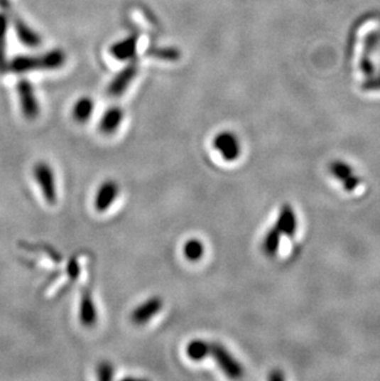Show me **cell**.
Wrapping results in <instances>:
<instances>
[{
    "label": "cell",
    "instance_id": "obj_13",
    "mask_svg": "<svg viewBox=\"0 0 380 381\" xmlns=\"http://www.w3.org/2000/svg\"><path fill=\"white\" fill-rule=\"evenodd\" d=\"M282 235L293 237L296 231V218L294 210L291 205H284L279 215H278L277 225H276Z\"/></svg>",
    "mask_w": 380,
    "mask_h": 381
},
{
    "label": "cell",
    "instance_id": "obj_20",
    "mask_svg": "<svg viewBox=\"0 0 380 381\" xmlns=\"http://www.w3.org/2000/svg\"><path fill=\"white\" fill-rule=\"evenodd\" d=\"M151 56L165 60H177L180 57L177 48L174 47H156L151 50Z\"/></svg>",
    "mask_w": 380,
    "mask_h": 381
},
{
    "label": "cell",
    "instance_id": "obj_23",
    "mask_svg": "<svg viewBox=\"0 0 380 381\" xmlns=\"http://www.w3.org/2000/svg\"><path fill=\"white\" fill-rule=\"evenodd\" d=\"M268 377H269V380L273 381L283 380V379H284L282 372H278V370H274V372H271Z\"/></svg>",
    "mask_w": 380,
    "mask_h": 381
},
{
    "label": "cell",
    "instance_id": "obj_3",
    "mask_svg": "<svg viewBox=\"0 0 380 381\" xmlns=\"http://www.w3.org/2000/svg\"><path fill=\"white\" fill-rule=\"evenodd\" d=\"M33 178L43 193L45 201L48 205L56 204L57 186L53 168L48 162H38L33 167Z\"/></svg>",
    "mask_w": 380,
    "mask_h": 381
},
{
    "label": "cell",
    "instance_id": "obj_2",
    "mask_svg": "<svg viewBox=\"0 0 380 381\" xmlns=\"http://www.w3.org/2000/svg\"><path fill=\"white\" fill-rule=\"evenodd\" d=\"M0 9L6 15L8 20L13 23L15 28V33L18 35L20 42H23L25 46L30 48H35L41 45V38L33 28H30L28 23H25L24 19L20 18V15L15 11L11 1L10 0H0Z\"/></svg>",
    "mask_w": 380,
    "mask_h": 381
},
{
    "label": "cell",
    "instance_id": "obj_5",
    "mask_svg": "<svg viewBox=\"0 0 380 381\" xmlns=\"http://www.w3.org/2000/svg\"><path fill=\"white\" fill-rule=\"evenodd\" d=\"M16 92L23 115L28 120H35L40 114V107L33 84L28 80H20L16 85Z\"/></svg>",
    "mask_w": 380,
    "mask_h": 381
},
{
    "label": "cell",
    "instance_id": "obj_10",
    "mask_svg": "<svg viewBox=\"0 0 380 381\" xmlns=\"http://www.w3.org/2000/svg\"><path fill=\"white\" fill-rule=\"evenodd\" d=\"M80 323L85 327H93L98 320L94 300L88 290H85L82 294V298H80Z\"/></svg>",
    "mask_w": 380,
    "mask_h": 381
},
{
    "label": "cell",
    "instance_id": "obj_18",
    "mask_svg": "<svg viewBox=\"0 0 380 381\" xmlns=\"http://www.w3.org/2000/svg\"><path fill=\"white\" fill-rule=\"evenodd\" d=\"M183 252L184 256L188 261L197 262L199 259H202V256H204L205 248H204V245H202V242L200 240L192 238V240H188V241L185 242Z\"/></svg>",
    "mask_w": 380,
    "mask_h": 381
},
{
    "label": "cell",
    "instance_id": "obj_17",
    "mask_svg": "<svg viewBox=\"0 0 380 381\" xmlns=\"http://www.w3.org/2000/svg\"><path fill=\"white\" fill-rule=\"evenodd\" d=\"M281 237H282V232L279 231L277 226H274L268 231L263 241V251L267 256L274 257L277 254L279 246H281Z\"/></svg>",
    "mask_w": 380,
    "mask_h": 381
},
{
    "label": "cell",
    "instance_id": "obj_21",
    "mask_svg": "<svg viewBox=\"0 0 380 381\" xmlns=\"http://www.w3.org/2000/svg\"><path fill=\"white\" fill-rule=\"evenodd\" d=\"M99 380L108 381L114 377V367L109 362H102L97 369Z\"/></svg>",
    "mask_w": 380,
    "mask_h": 381
},
{
    "label": "cell",
    "instance_id": "obj_9",
    "mask_svg": "<svg viewBox=\"0 0 380 381\" xmlns=\"http://www.w3.org/2000/svg\"><path fill=\"white\" fill-rule=\"evenodd\" d=\"M119 195V186L115 181H104L95 195L94 206L97 211L104 213L113 205Z\"/></svg>",
    "mask_w": 380,
    "mask_h": 381
},
{
    "label": "cell",
    "instance_id": "obj_7",
    "mask_svg": "<svg viewBox=\"0 0 380 381\" xmlns=\"http://www.w3.org/2000/svg\"><path fill=\"white\" fill-rule=\"evenodd\" d=\"M137 73H139V67L136 63H130L125 68H122L109 84V97H113V98L121 97L122 94L125 93L127 88L130 87V84L136 78Z\"/></svg>",
    "mask_w": 380,
    "mask_h": 381
},
{
    "label": "cell",
    "instance_id": "obj_19",
    "mask_svg": "<svg viewBox=\"0 0 380 381\" xmlns=\"http://www.w3.org/2000/svg\"><path fill=\"white\" fill-rule=\"evenodd\" d=\"M376 40H378V36L376 33L373 35H369L366 41V48H364V52H363V56H362L361 60V68L367 75H371L373 73V65H371V60H369V56H371V51L373 46L376 45Z\"/></svg>",
    "mask_w": 380,
    "mask_h": 381
},
{
    "label": "cell",
    "instance_id": "obj_14",
    "mask_svg": "<svg viewBox=\"0 0 380 381\" xmlns=\"http://www.w3.org/2000/svg\"><path fill=\"white\" fill-rule=\"evenodd\" d=\"M94 112V102L89 97H83L75 102L72 115L77 122H85L90 119Z\"/></svg>",
    "mask_w": 380,
    "mask_h": 381
},
{
    "label": "cell",
    "instance_id": "obj_12",
    "mask_svg": "<svg viewBox=\"0 0 380 381\" xmlns=\"http://www.w3.org/2000/svg\"><path fill=\"white\" fill-rule=\"evenodd\" d=\"M122 120H124V110L121 107H109L108 110L104 112L103 117L100 119L99 130L103 132L104 135H113L121 125Z\"/></svg>",
    "mask_w": 380,
    "mask_h": 381
},
{
    "label": "cell",
    "instance_id": "obj_16",
    "mask_svg": "<svg viewBox=\"0 0 380 381\" xmlns=\"http://www.w3.org/2000/svg\"><path fill=\"white\" fill-rule=\"evenodd\" d=\"M187 355L194 362H200L210 355V343L202 340H192L187 345Z\"/></svg>",
    "mask_w": 380,
    "mask_h": 381
},
{
    "label": "cell",
    "instance_id": "obj_15",
    "mask_svg": "<svg viewBox=\"0 0 380 381\" xmlns=\"http://www.w3.org/2000/svg\"><path fill=\"white\" fill-rule=\"evenodd\" d=\"M9 20L4 13L0 14V73L8 70L9 62L6 60V33H8Z\"/></svg>",
    "mask_w": 380,
    "mask_h": 381
},
{
    "label": "cell",
    "instance_id": "obj_8",
    "mask_svg": "<svg viewBox=\"0 0 380 381\" xmlns=\"http://www.w3.org/2000/svg\"><path fill=\"white\" fill-rule=\"evenodd\" d=\"M163 300L160 296H152L132 311L131 320L135 325H146L162 310Z\"/></svg>",
    "mask_w": 380,
    "mask_h": 381
},
{
    "label": "cell",
    "instance_id": "obj_6",
    "mask_svg": "<svg viewBox=\"0 0 380 381\" xmlns=\"http://www.w3.org/2000/svg\"><path fill=\"white\" fill-rule=\"evenodd\" d=\"M212 144H214V149L225 161L234 162L241 156V144L234 132L222 131L216 135Z\"/></svg>",
    "mask_w": 380,
    "mask_h": 381
},
{
    "label": "cell",
    "instance_id": "obj_4",
    "mask_svg": "<svg viewBox=\"0 0 380 381\" xmlns=\"http://www.w3.org/2000/svg\"><path fill=\"white\" fill-rule=\"evenodd\" d=\"M210 355L216 364L231 379H239L244 375V367L235 357L220 343H210Z\"/></svg>",
    "mask_w": 380,
    "mask_h": 381
},
{
    "label": "cell",
    "instance_id": "obj_11",
    "mask_svg": "<svg viewBox=\"0 0 380 381\" xmlns=\"http://www.w3.org/2000/svg\"><path fill=\"white\" fill-rule=\"evenodd\" d=\"M136 50L137 36L136 35H130L124 40L115 42L113 46L110 47V53L115 60H129L135 57Z\"/></svg>",
    "mask_w": 380,
    "mask_h": 381
},
{
    "label": "cell",
    "instance_id": "obj_1",
    "mask_svg": "<svg viewBox=\"0 0 380 381\" xmlns=\"http://www.w3.org/2000/svg\"><path fill=\"white\" fill-rule=\"evenodd\" d=\"M67 56L63 50L55 48L38 56H16L10 60L8 70L15 75H24L31 70H55L66 63Z\"/></svg>",
    "mask_w": 380,
    "mask_h": 381
},
{
    "label": "cell",
    "instance_id": "obj_22",
    "mask_svg": "<svg viewBox=\"0 0 380 381\" xmlns=\"http://www.w3.org/2000/svg\"><path fill=\"white\" fill-rule=\"evenodd\" d=\"M68 275L73 280L80 275V265H78L75 259H71L70 263H68Z\"/></svg>",
    "mask_w": 380,
    "mask_h": 381
}]
</instances>
